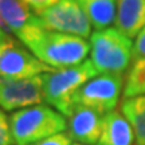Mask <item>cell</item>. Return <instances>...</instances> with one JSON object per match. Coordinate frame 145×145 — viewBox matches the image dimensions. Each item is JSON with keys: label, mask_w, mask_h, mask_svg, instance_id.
I'll list each match as a JSON object with an SVG mask.
<instances>
[{"label": "cell", "mask_w": 145, "mask_h": 145, "mask_svg": "<svg viewBox=\"0 0 145 145\" xmlns=\"http://www.w3.org/2000/svg\"><path fill=\"white\" fill-rule=\"evenodd\" d=\"M124 74H99L83 85L74 98V105H82L93 109L99 114H108L116 110L121 94L124 93Z\"/></svg>", "instance_id": "5b68a950"}, {"label": "cell", "mask_w": 145, "mask_h": 145, "mask_svg": "<svg viewBox=\"0 0 145 145\" xmlns=\"http://www.w3.org/2000/svg\"><path fill=\"white\" fill-rule=\"evenodd\" d=\"M30 145H72V138L69 136V133H57L50 137H46L40 141H36Z\"/></svg>", "instance_id": "e0dca14e"}, {"label": "cell", "mask_w": 145, "mask_h": 145, "mask_svg": "<svg viewBox=\"0 0 145 145\" xmlns=\"http://www.w3.org/2000/svg\"><path fill=\"white\" fill-rule=\"evenodd\" d=\"M11 132L16 145H30L67 129L62 113L48 105H34L10 116Z\"/></svg>", "instance_id": "7a4b0ae2"}, {"label": "cell", "mask_w": 145, "mask_h": 145, "mask_svg": "<svg viewBox=\"0 0 145 145\" xmlns=\"http://www.w3.org/2000/svg\"><path fill=\"white\" fill-rule=\"evenodd\" d=\"M142 57H145V27L137 34L133 44V58L137 59Z\"/></svg>", "instance_id": "d6986e66"}, {"label": "cell", "mask_w": 145, "mask_h": 145, "mask_svg": "<svg viewBox=\"0 0 145 145\" xmlns=\"http://www.w3.org/2000/svg\"><path fill=\"white\" fill-rule=\"evenodd\" d=\"M34 14L22 0H0V27L12 34L19 32L34 19Z\"/></svg>", "instance_id": "7c38bea8"}, {"label": "cell", "mask_w": 145, "mask_h": 145, "mask_svg": "<svg viewBox=\"0 0 145 145\" xmlns=\"http://www.w3.org/2000/svg\"><path fill=\"white\" fill-rule=\"evenodd\" d=\"M14 136L11 132L10 125V117H7V114L0 109V145H12Z\"/></svg>", "instance_id": "2e32d148"}, {"label": "cell", "mask_w": 145, "mask_h": 145, "mask_svg": "<svg viewBox=\"0 0 145 145\" xmlns=\"http://www.w3.org/2000/svg\"><path fill=\"white\" fill-rule=\"evenodd\" d=\"M135 132L129 121L118 110L105 114L102 130L95 145H133Z\"/></svg>", "instance_id": "30bf717a"}, {"label": "cell", "mask_w": 145, "mask_h": 145, "mask_svg": "<svg viewBox=\"0 0 145 145\" xmlns=\"http://www.w3.org/2000/svg\"><path fill=\"white\" fill-rule=\"evenodd\" d=\"M52 70L11 38L0 51V79H26Z\"/></svg>", "instance_id": "52a82bcc"}, {"label": "cell", "mask_w": 145, "mask_h": 145, "mask_svg": "<svg viewBox=\"0 0 145 145\" xmlns=\"http://www.w3.org/2000/svg\"><path fill=\"white\" fill-rule=\"evenodd\" d=\"M98 74L91 61L42 74L43 95L47 104L67 117L72 109V98L89 79Z\"/></svg>", "instance_id": "3957f363"}, {"label": "cell", "mask_w": 145, "mask_h": 145, "mask_svg": "<svg viewBox=\"0 0 145 145\" xmlns=\"http://www.w3.org/2000/svg\"><path fill=\"white\" fill-rule=\"evenodd\" d=\"M15 35L39 61L52 69L79 65L90 51L85 38L47 30L38 23L36 16Z\"/></svg>", "instance_id": "6da1fadb"}, {"label": "cell", "mask_w": 145, "mask_h": 145, "mask_svg": "<svg viewBox=\"0 0 145 145\" xmlns=\"http://www.w3.org/2000/svg\"><path fill=\"white\" fill-rule=\"evenodd\" d=\"M114 23L122 34L136 38L145 27V0H117Z\"/></svg>", "instance_id": "8fae6325"}, {"label": "cell", "mask_w": 145, "mask_h": 145, "mask_svg": "<svg viewBox=\"0 0 145 145\" xmlns=\"http://www.w3.org/2000/svg\"><path fill=\"white\" fill-rule=\"evenodd\" d=\"M90 59L98 74H124L133 59V43L129 36L108 27L90 35Z\"/></svg>", "instance_id": "277c9868"}, {"label": "cell", "mask_w": 145, "mask_h": 145, "mask_svg": "<svg viewBox=\"0 0 145 145\" xmlns=\"http://www.w3.org/2000/svg\"><path fill=\"white\" fill-rule=\"evenodd\" d=\"M95 30L108 28L116 20L117 0H77Z\"/></svg>", "instance_id": "4fadbf2b"}, {"label": "cell", "mask_w": 145, "mask_h": 145, "mask_svg": "<svg viewBox=\"0 0 145 145\" xmlns=\"http://www.w3.org/2000/svg\"><path fill=\"white\" fill-rule=\"evenodd\" d=\"M43 99L42 75L26 79H0V108L7 112L39 105Z\"/></svg>", "instance_id": "ba28073f"}, {"label": "cell", "mask_w": 145, "mask_h": 145, "mask_svg": "<svg viewBox=\"0 0 145 145\" xmlns=\"http://www.w3.org/2000/svg\"><path fill=\"white\" fill-rule=\"evenodd\" d=\"M121 113L135 132L136 145H145V95L124 98Z\"/></svg>", "instance_id": "5bb4252c"}, {"label": "cell", "mask_w": 145, "mask_h": 145, "mask_svg": "<svg viewBox=\"0 0 145 145\" xmlns=\"http://www.w3.org/2000/svg\"><path fill=\"white\" fill-rule=\"evenodd\" d=\"M36 20L47 30L90 38L91 23L77 0H59L50 8L38 14Z\"/></svg>", "instance_id": "8992f818"}, {"label": "cell", "mask_w": 145, "mask_h": 145, "mask_svg": "<svg viewBox=\"0 0 145 145\" xmlns=\"http://www.w3.org/2000/svg\"><path fill=\"white\" fill-rule=\"evenodd\" d=\"M124 98L145 95V57L135 59L124 83Z\"/></svg>", "instance_id": "9a60e30c"}, {"label": "cell", "mask_w": 145, "mask_h": 145, "mask_svg": "<svg viewBox=\"0 0 145 145\" xmlns=\"http://www.w3.org/2000/svg\"><path fill=\"white\" fill-rule=\"evenodd\" d=\"M102 114L82 105H74L67 116L69 136L83 145H95L102 130Z\"/></svg>", "instance_id": "9c48e42d"}, {"label": "cell", "mask_w": 145, "mask_h": 145, "mask_svg": "<svg viewBox=\"0 0 145 145\" xmlns=\"http://www.w3.org/2000/svg\"><path fill=\"white\" fill-rule=\"evenodd\" d=\"M72 145H83V144H79V142H75V144H72Z\"/></svg>", "instance_id": "44dd1931"}, {"label": "cell", "mask_w": 145, "mask_h": 145, "mask_svg": "<svg viewBox=\"0 0 145 145\" xmlns=\"http://www.w3.org/2000/svg\"><path fill=\"white\" fill-rule=\"evenodd\" d=\"M22 1L31 10L34 15H38V14H40L42 11L47 10L55 3H58L59 0H22Z\"/></svg>", "instance_id": "ac0fdd59"}, {"label": "cell", "mask_w": 145, "mask_h": 145, "mask_svg": "<svg viewBox=\"0 0 145 145\" xmlns=\"http://www.w3.org/2000/svg\"><path fill=\"white\" fill-rule=\"evenodd\" d=\"M11 39V36L8 35V32L3 30V28H0V51L3 50V47L7 44V42Z\"/></svg>", "instance_id": "ffe728a7"}]
</instances>
